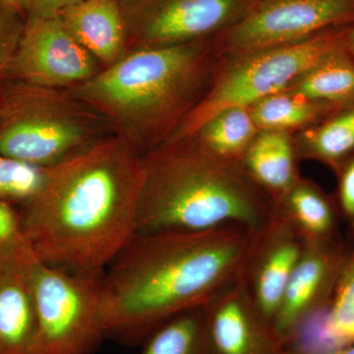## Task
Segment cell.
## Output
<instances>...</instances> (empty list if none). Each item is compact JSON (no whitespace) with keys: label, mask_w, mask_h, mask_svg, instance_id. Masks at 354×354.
Returning <instances> with one entry per match:
<instances>
[{"label":"cell","mask_w":354,"mask_h":354,"mask_svg":"<svg viewBox=\"0 0 354 354\" xmlns=\"http://www.w3.org/2000/svg\"><path fill=\"white\" fill-rule=\"evenodd\" d=\"M227 225L135 234L104 270V337L143 344L171 318L202 308L241 279L256 237Z\"/></svg>","instance_id":"1"},{"label":"cell","mask_w":354,"mask_h":354,"mask_svg":"<svg viewBox=\"0 0 354 354\" xmlns=\"http://www.w3.org/2000/svg\"><path fill=\"white\" fill-rule=\"evenodd\" d=\"M141 178V156L127 141L95 142L48 169L20 215L26 239L46 264L106 270L136 234Z\"/></svg>","instance_id":"2"},{"label":"cell","mask_w":354,"mask_h":354,"mask_svg":"<svg viewBox=\"0 0 354 354\" xmlns=\"http://www.w3.org/2000/svg\"><path fill=\"white\" fill-rule=\"evenodd\" d=\"M141 162L136 234L235 225L260 234L274 218L272 200L241 162L216 157L195 139L162 144Z\"/></svg>","instance_id":"3"},{"label":"cell","mask_w":354,"mask_h":354,"mask_svg":"<svg viewBox=\"0 0 354 354\" xmlns=\"http://www.w3.org/2000/svg\"><path fill=\"white\" fill-rule=\"evenodd\" d=\"M215 50L205 39L129 50L69 92L114 125L137 152L151 151L199 101Z\"/></svg>","instance_id":"4"},{"label":"cell","mask_w":354,"mask_h":354,"mask_svg":"<svg viewBox=\"0 0 354 354\" xmlns=\"http://www.w3.org/2000/svg\"><path fill=\"white\" fill-rule=\"evenodd\" d=\"M348 32L325 31L298 43L230 57L215 74L206 94L165 143L193 138L209 118L223 109L250 108L286 91L328 53L346 46Z\"/></svg>","instance_id":"5"},{"label":"cell","mask_w":354,"mask_h":354,"mask_svg":"<svg viewBox=\"0 0 354 354\" xmlns=\"http://www.w3.org/2000/svg\"><path fill=\"white\" fill-rule=\"evenodd\" d=\"M13 94L1 104L0 155L50 169L101 140L87 106L71 93L24 83Z\"/></svg>","instance_id":"6"},{"label":"cell","mask_w":354,"mask_h":354,"mask_svg":"<svg viewBox=\"0 0 354 354\" xmlns=\"http://www.w3.org/2000/svg\"><path fill=\"white\" fill-rule=\"evenodd\" d=\"M104 270L74 272L37 258L32 268L36 332L30 354H91L104 339Z\"/></svg>","instance_id":"7"},{"label":"cell","mask_w":354,"mask_h":354,"mask_svg":"<svg viewBox=\"0 0 354 354\" xmlns=\"http://www.w3.org/2000/svg\"><path fill=\"white\" fill-rule=\"evenodd\" d=\"M127 51L205 39L241 21L255 0H116Z\"/></svg>","instance_id":"8"},{"label":"cell","mask_w":354,"mask_h":354,"mask_svg":"<svg viewBox=\"0 0 354 354\" xmlns=\"http://www.w3.org/2000/svg\"><path fill=\"white\" fill-rule=\"evenodd\" d=\"M354 19V0H255L241 21L221 32L216 50L245 55L316 36Z\"/></svg>","instance_id":"9"},{"label":"cell","mask_w":354,"mask_h":354,"mask_svg":"<svg viewBox=\"0 0 354 354\" xmlns=\"http://www.w3.org/2000/svg\"><path fill=\"white\" fill-rule=\"evenodd\" d=\"M102 69L72 37L60 16L27 15L17 50L6 70L23 83L38 87H75Z\"/></svg>","instance_id":"10"},{"label":"cell","mask_w":354,"mask_h":354,"mask_svg":"<svg viewBox=\"0 0 354 354\" xmlns=\"http://www.w3.org/2000/svg\"><path fill=\"white\" fill-rule=\"evenodd\" d=\"M349 247L342 239L305 242L291 272L272 325L285 339L310 319L329 308Z\"/></svg>","instance_id":"11"},{"label":"cell","mask_w":354,"mask_h":354,"mask_svg":"<svg viewBox=\"0 0 354 354\" xmlns=\"http://www.w3.org/2000/svg\"><path fill=\"white\" fill-rule=\"evenodd\" d=\"M304 247L301 236L276 214L264 232L256 237L241 281L256 308L270 322H274L278 313Z\"/></svg>","instance_id":"12"},{"label":"cell","mask_w":354,"mask_h":354,"mask_svg":"<svg viewBox=\"0 0 354 354\" xmlns=\"http://www.w3.org/2000/svg\"><path fill=\"white\" fill-rule=\"evenodd\" d=\"M218 354H290L285 339L258 311L239 279L203 307Z\"/></svg>","instance_id":"13"},{"label":"cell","mask_w":354,"mask_h":354,"mask_svg":"<svg viewBox=\"0 0 354 354\" xmlns=\"http://www.w3.org/2000/svg\"><path fill=\"white\" fill-rule=\"evenodd\" d=\"M38 256L29 243L0 258V354H30L36 332L32 268Z\"/></svg>","instance_id":"14"},{"label":"cell","mask_w":354,"mask_h":354,"mask_svg":"<svg viewBox=\"0 0 354 354\" xmlns=\"http://www.w3.org/2000/svg\"><path fill=\"white\" fill-rule=\"evenodd\" d=\"M59 16L72 37L102 68L127 53V28L116 0H81Z\"/></svg>","instance_id":"15"},{"label":"cell","mask_w":354,"mask_h":354,"mask_svg":"<svg viewBox=\"0 0 354 354\" xmlns=\"http://www.w3.org/2000/svg\"><path fill=\"white\" fill-rule=\"evenodd\" d=\"M295 147L283 131H260L241 158L254 183L276 204L300 178Z\"/></svg>","instance_id":"16"},{"label":"cell","mask_w":354,"mask_h":354,"mask_svg":"<svg viewBox=\"0 0 354 354\" xmlns=\"http://www.w3.org/2000/svg\"><path fill=\"white\" fill-rule=\"evenodd\" d=\"M274 214L288 221L305 242L341 239L337 204L315 184L299 178L274 205Z\"/></svg>","instance_id":"17"},{"label":"cell","mask_w":354,"mask_h":354,"mask_svg":"<svg viewBox=\"0 0 354 354\" xmlns=\"http://www.w3.org/2000/svg\"><path fill=\"white\" fill-rule=\"evenodd\" d=\"M286 91L335 106L353 102L354 60L346 46L328 53Z\"/></svg>","instance_id":"18"},{"label":"cell","mask_w":354,"mask_h":354,"mask_svg":"<svg viewBox=\"0 0 354 354\" xmlns=\"http://www.w3.org/2000/svg\"><path fill=\"white\" fill-rule=\"evenodd\" d=\"M258 131L250 109L234 106L209 118L193 139L216 157L241 162Z\"/></svg>","instance_id":"19"},{"label":"cell","mask_w":354,"mask_h":354,"mask_svg":"<svg viewBox=\"0 0 354 354\" xmlns=\"http://www.w3.org/2000/svg\"><path fill=\"white\" fill-rule=\"evenodd\" d=\"M142 344L141 354H218L203 307L188 310L167 321Z\"/></svg>","instance_id":"20"},{"label":"cell","mask_w":354,"mask_h":354,"mask_svg":"<svg viewBox=\"0 0 354 354\" xmlns=\"http://www.w3.org/2000/svg\"><path fill=\"white\" fill-rule=\"evenodd\" d=\"M295 151L339 171L354 156V106L302 135Z\"/></svg>","instance_id":"21"},{"label":"cell","mask_w":354,"mask_h":354,"mask_svg":"<svg viewBox=\"0 0 354 354\" xmlns=\"http://www.w3.org/2000/svg\"><path fill=\"white\" fill-rule=\"evenodd\" d=\"M337 108L283 91L269 95L250 106L259 131H283L308 124L320 114Z\"/></svg>","instance_id":"22"},{"label":"cell","mask_w":354,"mask_h":354,"mask_svg":"<svg viewBox=\"0 0 354 354\" xmlns=\"http://www.w3.org/2000/svg\"><path fill=\"white\" fill-rule=\"evenodd\" d=\"M325 335L337 346L354 344V239L326 314Z\"/></svg>","instance_id":"23"},{"label":"cell","mask_w":354,"mask_h":354,"mask_svg":"<svg viewBox=\"0 0 354 354\" xmlns=\"http://www.w3.org/2000/svg\"><path fill=\"white\" fill-rule=\"evenodd\" d=\"M48 169L0 155V200L27 204L43 189Z\"/></svg>","instance_id":"24"},{"label":"cell","mask_w":354,"mask_h":354,"mask_svg":"<svg viewBox=\"0 0 354 354\" xmlns=\"http://www.w3.org/2000/svg\"><path fill=\"white\" fill-rule=\"evenodd\" d=\"M27 14L0 1V72L6 70L17 50Z\"/></svg>","instance_id":"25"},{"label":"cell","mask_w":354,"mask_h":354,"mask_svg":"<svg viewBox=\"0 0 354 354\" xmlns=\"http://www.w3.org/2000/svg\"><path fill=\"white\" fill-rule=\"evenodd\" d=\"M27 243L19 214L8 203L0 200V258Z\"/></svg>","instance_id":"26"},{"label":"cell","mask_w":354,"mask_h":354,"mask_svg":"<svg viewBox=\"0 0 354 354\" xmlns=\"http://www.w3.org/2000/svg\"><path fill=\"white\" fill-rule=\"evenodd\" d=\"M337 206L339 216L354 232V156L339 167Z\"/></svg>","instance_id":"27"},{"label":"cell","mask_w":354,"mask_h":354,"mask_svg":"<svg viewBox=\"0 0 354 354\" xmlns=\"http://www.w3.org/2000/svg\"><path fill=\"white\" fill-rule=\"evenodd\" d=\"M27 15L39 18H51L59 16L68 7L78 3L81 0H27Z\"/></svg>","instance_id":"28"},{"label":"cell","mask_w":354,"mask_h":354,"mask_svg":"<svg viewBox=\"0 0 354 354\" xmlns=\"http://www.w3.org/2000/svg\"><path fill=\"white\" fill-rule=\"evenodd\" d=\"M319 354H354V344L337 346V348L329 349V351Z\"/></svg>","instance_id":"29"},{"label":"cell","mask_w":354,"mask_h":354,"mask_svg":"<svg viewBox=\"0 0 354 354\" xmlns=\"http://www.w3.org/2000/svg\"><path fill=\"white\" fill-rule=\"evenodd\" d=\"M0 1L6 2V3L9 4V6H12L26 14L28 12L27 0H0Z\"/></svg>","instance_id":"30"},{"label":"cell","mask_w":354,"mask_h":354,"mask_svg":"<svg viewBox=\"0 0 354 354\" xmlns=\"http://www.w3.org/2000/svg\"><path fill=\"white\" fill-rule=\"evenodd\" d=\"M346 50H348L349 55L354 60V26L348 29V41H346Z\"/></svg>","instance_id":"31"},{"label":"cell","mask_w":354,"mask_h":354,"mask_svg":"<svg viewBox=\"0 0 354 354\" xmlns=\"http://www.w3.org/2000/svg\"><path fill=\"white\" fill-rule=\"evenodd\" d=\"M0 113H1V102H0Z\"/></svg>","instance_id":"32"},{"label":"cell","mask_w":354,"mask_h":354,"mask_svg":"<svg viewBox=\"0 0 354 354\" xmlns=\"http://www.w3.org/2000/svg\"><path fill=\"white\" fill-rule=\"evenodd\" d=\"M351 235H353V239H354V232L353 234H351Z\"/></svg>","instance_id":"33"}]
</instances>
